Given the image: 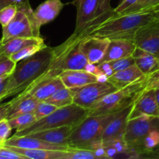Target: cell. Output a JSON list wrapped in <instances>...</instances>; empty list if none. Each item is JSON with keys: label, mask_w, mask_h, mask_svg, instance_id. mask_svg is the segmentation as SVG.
I'll list each match as a JSON object with an SVG mask.
<instances>
[{"label": "cell", "mask_w": 159, "mask_h": 159, "mask_svg": "<svg viewBox=\"0 0 159 159\" xmlns=\"http://www.w3.org/2000/svg\"><path fill=\"white\" fill-rule=\"evenodd\" d=\"M90 34L91 32L89 31L81 34L73 33L64 43L54 48L52 58L47 71L26 90L58 77L61 73L68 70H85L89 61L81 50L80 43L85 37Z\"/></svg>", "instance_id": "6da1fadb"}, {"label": "cell", "mask_w": 159, "mask_h": 159, "mask_svg": "<svg viewBox=\"0 0 159 159\" xmlns=\"http://www.w3.org/2000/svg\"><path fill=\"white\" fill-rule=\"evenodd\" d=\"M54 52V48L45 46L35 54L20 61L9 76L5 99L18 95L26 90L48 69Z\"/></svg>", "instance_id": "7a4b0ae2"}, {"label": "cell", "mask_w": 159, "mask_h": 159, "mask_svg": "<svg viewBox=\"0 0 159 159\" xmlns=\"http://www.w3.org/2000/svg\"><path fill=\"white\" fill-rule=\"evenodd\" d=\"M155 20L152 12L116 14L91 33L89 36L104 37L109 40H127L134 42L137 31Z\"/></svg>", "instance_id": "3957f363"}, {"label": "cell", "mask_w": 159, "mask_h": 159, "mask_svg": "<svg viewBox=\"0 0 159 159\" xmlns=\"http://www.w3.org/2000/svg\"><path fill=\"white\" fill-rule=\"evenodd\" d=\"M115 113L85 117L71 133L68 140V145L74 148L91 151L102 148V134Z\"/></svg>", "instance_id": "277c9868"}, {"label": "cell", "mask_w": 159, "mask_h": 159, "mask_svg": "<svg viewBox=\"0 0 159 159\" xmlns=\"http://www.w3.org/2000/svg\"><path fill=\"white\" fill-rule=\"evenodd\" d=\"M77 9L75 34L93 32L109 19L116 15L110 0H73Z\"/></svg>", "instance_id": "5b68a950"}, {"label": "cell", "mask_w": 159, "mask_h": 159, "mask_svg": "<svg viewBox=\"0 0 159 159\" xmlns=\"http://www.w3.org/2000/svg\"><path fill=\"white\" fill-rule=\"evenodd\" d=\"M148 84V76H145L127 86L110 93L90 109L88 116L114 113L132 105L147 89Z\"/></svg>", "instance_id": "8992f818"}, {"label": "cell", "mask_w": 159, "mask_h": 159, "mask_svg": "<svg viewBox=\"0 0 159 159\" xmlns=\"http://www.w3.org/2000/svg\"><path fill=\"white\" fill-rule=\"evenodd\" d=\"M89 110L72 103L57 108L48 116L37 120L26 128L16 131V136H26L35 132L69 125H78L89 115Z\"/></svg>", "instance_id": "52a82bcc"}, {"label": "cell", "mask_w": 159, "mask_h": 159, "mask_svg": "<svg viewBox=\"0 0 159 159\" xmlns=\"http://www.w3.org/2000/svg\"><path fill=\"white\" fill-rule=\"evenodd\" d=\"M158 128L159 129V116H141L130 119L127 122L124 139L129 148L138 151L143 157L144 138L151 130Z\"/></svg>", "instance_id": "ba28073f"}, {"label": "cell", "mask_w": 159, "mask_h": 159, "mask_svg": "<svg viewBox=\"0 0 159 159\" xmlns=\"http://www.w3.org/2000/svg\"><path fill=\"white\" fill-rule=\"evenodd\" d=\"M117 89L109 81H97L83 86L71 89L74 97V103L86 110H90L106 96Z\"/></svg>", "instance_id": "9c48e42d"}, {"label": "cell", "mask_w": 159, "mask_h": 159, "mask_svg": "<svg viewBox=\"0 0 159 159\" xmlns=\"http://www.w3.org/2000/svg\"><path fill=\"white\" fill-rule=\"evenodd\" d=\"M18 11L10 23L2 27L0 42L16 37H35L30 14L33 12L29 2L17 6Z\"/></svg>", "instance_id": "30bf717a"}, {"label": "cell", "mask_w": 159, "mask_h": 159, "mask_svg": "<svg viewBox=\"0 0 159 159\" xmlns=\"http://www.w3.org/2000/svg\"><path fill=\"white\" fill-rule=\"evenodd\" d=\"M64 6L65 3L61 0H46L30 14L35 37H40L41 26L53 21L59 15Z\"/></svg>", "instance_id": "8fae6325"}, {"label": "cell", "mask_w": 159, "mask_h": 159, "mask_svg": "<svg viewBox=\"0 0 159 159\" xmlns=\"http://www.w3.org/2000/svg\"><path fill=\"white\" fill-rule=\"evenodd\" d=\"M136 47L154 54L159 60V21L155 20L141 26L135 34Z\"/></svg>", "instance_id": "7c38bea8"}, {"label": "cell", "mask_w": 159, "mask_h": 159, "mask_svg": "<svg viewBox=\"0 0 159 159\" xmlns=\"http://www.w3.org/2000/svg\"><path fill=\"white\" fill-rule=\"evenodd\" d=\"M133 105L134 104H132L115 113V116L104 130L102 138V144H107L114 140L124 138L127 122L129 120V115L133 108Z\"/></svg>", "instance_id": "4fadbf2b"}, {"label": "cell", "mask_w": 159, "mask_h": 159, "mask_svg": "<svg viewBox=\"0 0 159 159\" xmlns=\"http://www.w3.org/2000/svg\"><path fill=\"white\" fill-rule=\"evenodd\" d=\"M110 40L104 37L88 36L82 40L80 48L88 60L89 63H100L106 54Z\"/></svg>", "instance_id": "5bb4252c"}, {"label": "cell", "mask_w": 159, "mask_h": 159, "mask_svg": "<svg viewBox=\"0 0 159 159\" xmlns=\"http://www.w3.org/2000/svg\"><path fill=\"white\" fill-rule=\"evenodd\" d=\"M141 116H159V110L154 89H146L136 99L129 115V120Z\"/></svg>", "instance_id": "9a60e30c"}, {"label": "cell", "mask_w": 159, "mask_h": 159, "mask_svg": "<svg viewBox=\"0 0 159 159\" xmlns=\"http://www.w3.org/2000/svg\"><path fill=\"white\" fill-rule=\"evenodd\" d=\"M2 145L13 146V147L22 148L29 149H45V150L54 151H68L70 146L54 144L46 142L44 141L28 136H16L14 134L11 138H8L2 143Z\"/></svg>", "instance_id": "2e32d148"}, {"label": "cell", "mask_w": 159, "mask_h": 159, "mask_svg": "<svg viewBox=\"0 0 159 159\" xmlns=\"http://www.w3.org/2000/svg\"><path fill=\"white\" fill-rule=\"evenodd\" d=\"M76 126L77 125H69L57 127V128L48 129V130L32 133L28 136L38 138L51 144L68 145V140Z\"/></svg>", "instance_id": "e0dca14e"}, {"label": "cell", "mask_w": 159, "mask_h": 159, "mask_svg": "<svg viewBox=\"0 0 159 159\" xmlns=\"http://www.w3.org/2000/svg\"><path fill=\"white\" fill-rule=\"evenodd\" d=\"M45 45L41 37H16L0 42V57H9L20 50L30 45Z\"/></svg>", "instance_id": "ac0fdd59"}, {"label": "cell", "mask_w": 159, "mask_h": 159, "mask_svg": "<svg viewBox=\"0 0 159 159\" xmlns=\"http://www.w3.org/2000/svg\"><path fill=\"white\" fill-rule=\"evenodd\" d=\"M135 48L136 45L133 41L127 40H110L108 48L100 63L131 56Z\"/></svg>", "instance_id": "d6986e66"}, {"label": "cell", "mask_w": 159, "mask_h": 159, "mask_svg": "<svg viewBox=\"0 0 159 159\" xmlns=\"http://www.w3.org/2000/svg\"><path fill=\"white\" fill-rule=\"evenodd\" d=\"M40 102L38 99L30 95L19 93L16 97L9 101L7 119H11L24 113H32Z\"/></svg>", "instance_id": "ffe728a7"}, {"label": "cell", "mask_w": 159, "mask_h": 159, "mask_svg": "<svg viewBox=\"0 0 159 159\" xmlns=\"http://www.w3.org/2000/svg\"><path fill=\"white\" fill-rule=\"evenodd\" d=\"M66 88L83 86L97 82V77L86 70H68L58 76Z\"/></svg>", "instance_id": "44dd1931"}, {"label": "cell", "mask_w": 159, "mask_h": 159, "mask_svg": "<svg viewBox=\"0 0 159 159\" xmlns=\"http://www.w3.org/2000/svg\"><path fill=\"white\" fill-rule=\"evenodd\" d=\"M65 87L61 79L59 77H56L43 83L39 84L34 86V88L25 90L20 93L30 95L35 99H38L39 101H45L48 98L51 97L57 90L65 88Z\"/></svg>", "instance_id": "7402d4cb"}, {"label": "cell", "mask_w": 159, "mask_h": 159, "mask_svg": "<svg viewBox=\"0 0 159 159\" xmlns=\"http://www.w3.org/2000/svg\"><path fill=\"white\" fill-rule=\"evenodd\" d=\"M145 76L136 65H134L129 68L115 72L108 78V81L119 89Z\"/></svg>", "instance_id": "603a6c76"}, {"label": "cell", "mask_w": 159, "mask_h": 159, "mask_svg": "<svg viewBox=\"0 0 159 159\" xmlns=\"http://www.w3.org/2000/svg\"><path fill=\"white\" fill-rule=\"evenodd\" d=\"M132 56L135 60V64L143 74L150 76L159 69V60L154 54L136 47Z\"/></svg>", "instance_id": "cb8c5ba5"}, {"label": "cell", "mask_w": 159, "mask_h": 159, "mask_svg": "<svg viewBox=\"0 0 159 159\" xmlns=\"http://www.w3.org/2000/svg\"><path fill=\"white\" fill-rule=\"evenodd\" d=\"M6 146L13 152L20 154L25 158L30 159H68V151L45 150V149H29ZM69 150V149H68Z\"/></svg>", "instance_id": "d4e9b609"}, {"label": "cell", "mask_w": 159, "mask_h": 159, "mask_svg": "<svg viewBox=\"0 0 159 159\" xmlns=\"http://www.w3.org/2000/svg\"><path fill=\"white\" fill-rule=\"evenodd\" d=\"M45 102L53 104L57 108H61L74 103V97L71 89L65 87L57 90L51 97L46 99Z\"/></svg>", "instance_id": "484cf974"}, {"label": "cell", "mask_w": 159, "mask_h": 159, "mask_svg": "<svg viewBox=\"0 0 159 159\" xmlns=\"http://www.w3.org/2000/svg\"><path fill=\"white\" fill-rule=\"evenodd\" d=\"M159 5V0H138L132 6L123 11L120 15L139 13V12H152Z\"/></svg>", "instance_id": "4316f807"}, {"label": "cell", "mask_w": 159, "mask_h": 159, "mask_svg": "<svg viewBox=\"0 0 159 159\" xmlns=\"http://www.w3.org/2000/svg\"><path fill=\"white\" fill-rule=\"evenodd\" d=\"M8 120H9L12 128L16 129V131H18V130H21L27 127L28 126L35 122L37 119H36L34 113L32 112V113H24V114L15 116L11 119H8Z\"/></svg>", "instance_id": "83f0119b"}, {"label": "cell", "mask_w": 159, "mask_h": 159, "mask_svg": "<svg viewBox=\"0 0 159 159\" xmlns=\"http://www.w3.org/2000/svg\"><path fill=\"white\" fill-rule=\"evenodd\" d=\"M45 45H37V44H34V45H30V46L25 47L23 49L20 50L19 51H17L15 54H12V55L9 57V58L11 60H12L13 61H15L16 63H18L20 61H23L24 59L28 58V57H31L34 54H35L36 53H37L38 51H40V50L43 49Z\"/></svg>", "instance_id": "f1b7e54d"}, {"label": "cell", "mask_w": 159, "mask_h": 159, "mask_svg": "<svg viewBox=\"0 0 159 159\" xmlns=\"http://www.w3.org/2000/svg\"><path fill=\"white\" fill-rule=\"evenodd\" d=\"M159 147V129L151 130L145 137L143 143V152L148 155Z\"/></svg>", "instance_id": "f546056e"}, {"label": "cell", "mask_w": 159, "mask_h": 159, "mask_svg": "<svg viewBox=\"0 0 159 159\" xmlns=\"http://www.w3.org/2000/svg\"><path fill=\"white\" fill-rule=\"evenodd\" d=\"M68 159H102L97 151H91L87 149H79L69 148L68 151Z\"/></svg>", "instance_id": "4dcf8cb0"}, {"label": "cell", "mask_w": 159, "mask_h": 159, "mask_svg": "<svg viewBox=\"0 0 159 159\" xmlns=\"http://www.w3.org/2000/svg\"><path fill=\"white\" fill-rule=\"evenodd\" d=\"M18 11L17 5L12 4L6 6L0 11V24L2 27L9 24L11 20L14 18Z\"/></svg>", "instance_id": "1f68e13d"}, {"label": "cell", "mask_w": 159, "mask_h": 159, "mask_svg": "<svg viewBox=\"0 0 159 159\" xmlns=\"http://www.w3.org/2000/svg\"><path fill=\"white\" fill-rule=\"evenodd\" d=\"M57 109V107L53 105V104L47 102L45 101H40L38 103V105L37 106V107H36L34 113L36 116V119L37 120H40L41 118L48 116L51 113L55 111Z\"/></svg>", "instance_id": "d6a6232c"}, {"label": "cell", "mask_w": 159, "mask_h": 159, "mask_svg": "<svg viewBox=\"0 0 159 159\" xmlns=\"http://www.w3.org/2000/svg\"><path fill=\"white\" fill-rule=\"evenodd\" d=\"M108 62L114 73L116 72V71H121V70H124L125 68H129V67L132 66L134 65H136L135 64L134 58V57L132 55L127 57H124V58L111 61Z\"/></svg>", "instance_id": "836d02e7"}, {"label": "cell", "mask_w": 159, "mask_h": 159, "mask_svg": "<svg viewBox=\"0 0 159 159\" xmlns=\"http://www.w3.org/2000/svg\"><path fill=\"white\" fill-rule=\"evenodd\" d=\"M16 64L9 57H0V77L10 75Z\"/></svg>", "instance_id": "e575fe53"}, {"label": "cell", "mask_w": 159, "mask_h": 159, "mask_svg": "<svg viewBox=\"0 0 159 159\" xmlns=\"http://www.w3.org/2000/svg\"><path fill=\"white\" fill-rule=\"evenodd\" d=\"M0 159H26L20 154L0 144Z\"/></svg>", "instance_id": "d590c367"}, {"label": "cell", "mask_w": 159, "mask_h": 159, "mask_svg": "<svg viewBox=\"0 0 159 159\" xmlns=\"http://www.w3.org/2000/svg\"><path fill=\"white\" fill-rule=\"evenodd\" d=\"M12 128L8 119H4L0 121V140L2 143L9 138Z\"/></svg>", "instance_id": "8d00e7d4"}, {"label": "cell", "mask_w": 159, "mask_h": 159, "mask_svg": "<svg viewBox=\"0 0 159 159\" xmlns=\"http://www.w3.org/2000/svg\"><path fill=\"white\" fill-rule=\"evenodd\" d=\"M138 0H123L117 6V7H116L114 9L115 12L116 14H120L123 12V11L125 10L126 9H127L128 7H130V6L134 4V2Z\"/></svg>", "instance_id": "74e56055"}, {"label": "cell", "mask_w": 159, "mask_h": 159, "mask_svg": "<svg viewBox=\"0 0 159 159\" xmlns=\"http://www.w3.org/2000/svg\"><path fill=\"white\" fill-rule=\"evenodd\" d=\"M97 67L99 68V69L102 71V73H104L105 75H107L108 77L111 76L112 75L114 74L113 72V69L110 67V64H109L108 61H105V62H102L100 64H97Z\"/></svg>", "instance_id": "f35d334b"}, {"label": "cell", "mask_w": 159, "mask_h": 159, "mask_svg": "<svg viewBox=\"0 0 159 159\" xmlns=\"http://www.w3.org/2000/svg\"><path fill=\"white\" fill-rule=\"evenodd\" d=\"M9 107V102H6V103L0 104V121L4 119H7Z\"/></svg>", "instance_id": "ab89813d"}, {"label": "cell", "mask_w": 159, "mask_h": 159, "mask_svg": "<svg viewBox=\"0 0 159 159\" xmlns=\"http://www.w3.org/2000/svg\"><path fill=\"white\" fill-rule=\"evenodd\" d=\"M8 80H9V77L6 78L4 81L0 83V102L5 99V96H6V87H7Z\"/></svg>", "instance_id": "60d3db41"}, {"label": "cell", "mask_w": 159, "mask_h": 159, "mask_svg": "<svg viewBox=\"0 0 159 159\" xmlns=\"http://www.w3.org/2000/svg\"><path fill=\"white\" fill-rule=\"evenodd\" d=\"M12 4H15L12 0H0V11L6 6Z\"/></svg>", "instance_id": "b9f144b4"}, {"label": "cell", "mask_w": 159, "mask_h": 159, "mask_svg": "<svg viewBox=\"0 0 159 159\" xmlns=\"http://www.w3.org/2000/svg\"><path fill=\"white\" fill-rule=\"evenodd\" d=\"M147 89H159V79L149 82L148 84Z\"/></svg>", "instance_id": "7bdbcfd3"}, {"label": "cell", "mask_w": 159, "mask_h": 159, "mask_svg": "<svg viewBox=\"0 0 159 159\" xmlns=\"http://www.w3.org/2000/svg\"><path fill=\"white\" fill-rule=\"evenodd\" d=\"M157 79H159V69L155 72H154L152 75H151L150 76H148V83Z\"/></svg>", "instance_id": "ee69618b"}, {"label": "cell", "mask_w": 159, "mask_h": 159, "mask_svg": "<svg viewBox=\"0 0 159 159\" xmlns=\"http://www.w3.org/2000/svg\"><path fill=\"white\" fill-rule=\"evenodd\" d=\"M152 13H153L154 17H155V20H158L159 21V5L157 7H155L153 10L152 11Z\"/></svg>", "instance_id": "f6af8a7d"}, {"label": "cell", "mask_w": 159, "mask_h": 159, "mask_svg": "<svg viewBox=\"0 0 159 159\" xmlns=\"http://www.w3.org/2000/svg\"><path fill=\"white\" fill-rule=\"evenodd\" d=\"M148 155H150V156L153 157V158H159V147L158 148H156V149H155L154 151H152V152H150Z\"/></svg>", "instance_id": "bcb514c9"}, {"label": "cell", "mask_w": 159, "mask_h": 159, "mask_svg": "<svg viewBox=\"0 0 159 159\" xmlns=\"http://www.w3.org/2000/svg\"><path fill=\"white\" fill-rule=\"evenodd\" d=\"M14 2L16 5H17V6H20V5L23 4V3L26 2H29V0H12Z\"/></svg>", "instance_id": "7dc6e473"}, {"label": "cell", "mask_w": 159, "mask_h": 159, "mask_svg": "<svg viewBox=\"0 0 159 159\" xmlns=\"http://www.w3.org/2000/svg\"><path fill=\"white\" fill-rule=\"evenodd\" d=\"M155 92V97H156L157 104H158V107L159 110V89H154Z\"/></svg>", "instance_id": "c3c4849f"}, {"label": "cell", "mask_w": 159, "mask_h": 159, "mask_svg": "<svg viewBox=\"0 0 159 159\" xmlns=\"http://www.w3.org/2000/svg\"><path fill=\"white\" fill-rule=\"evenodd\" d=\"M2 144V141H1V140H0V144Z\"/></svg>", "instance_id": "681fc988"}]
</instances>
